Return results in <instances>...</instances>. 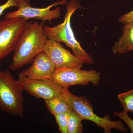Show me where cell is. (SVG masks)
Masks as SVG:
<instances>
[{"label":"cell","mask_w":133,"mask_h":133,"mask_svg":"<svg viewBox=\"0 0 133 133\" xmlns=\"http://www.w3.org/2000/svg\"><path fill=\"white\" fill-rule=\"evenodd\" d=\"M44 22H27L14 50L9 69L16 70L33 61L43 52L48 40L44 30Z\"/></svg>","instance_id":"cell-1"},{"label":"cell","mask_w":133,"mask_h":133,"mask_svg":"<svg viewBox=\"0 0 133 133\" xmlns=\"http://www.w3.org/2000/svg\"><path fill=\"white\" fill-rule=\"evenodd\" d=\"M80 8L77 0L69 2L64 22L54 27L44 26V32L48 39L58 43H64L71 49L74 55L81 58L84 63L91 64L94 63V59L83 49L76 40L71 26L72 15L76 10Z\"/></svg>","instance_id":"cell-2"},{"label":"cell","mask_w":133,"mask_h":133,"mask_svg":"<svg viewBox=\"0 0 133 133\" xmlns=\"http://www.w3.org/2000/svg\"><path fill=\"white\" fill-rule=\"evenodd\" d=\"M24 90L19 80L15 79L10 72L0 71V109L22 118Z\"/></svg>","instance_id":"cell-3"},{"label":"cell","mask_w":133,"mask_h":133,"mask_svg":"<svg viewBox=\"0 0 133 133\" xmlns=\"http://www.w3.org/2000/svg\"><path fill=\"white\" fill-rule=\"evenodd\" d=\"M63 96L72 108V110L80 116L83 120H87L93 122L102 128L105 133H111L112 129L126 132L127 129L121 121H112L110 116L106 115L104 117L98 116L94 112L90 102L85 97H78L69 91V88H64Z\"/></svg>","instance_id":"cell-4"},{"label":"cell","mask_w":133,"mask_h":133,"mask_svg":"<svg viewBox=\"0 0 133 133\" xmlns=\"http://www.w3.org/2000/svg\"><path fill=\"white\" fill-rule=\"evenodd\" d=\"M99 72L94 70H81L76 67L56 69L50 79L63 88L71 86L87 85L92 83L97 86L101 80Z\"/></svg>","instance_id":"cell-5"},{"label":"cell","mask_w":133,"mask_h":133,"mask_svg":"<svg viewBox=\"0 0 133 133\" xmlns=\"http://www.w3.org/2000/svg\"><path fill=\"white\" fill-rule=\"evenodd\" d=\"M27 21L19 17L0 21V61L14 51Z\"/></svg>","instance_id":"cell-6"},{"label":"cell","mask_w":133,"mask_h":133,"mask_svg":"<svg viewBox=\"0 0 133 133\" xmlns=\"http://www.w3.org/2000/svg\"><path fill=\"white\" fill-rule=\"evenodd\" d=\"M18 3V9L14 12H9L5 16V19L22 18L28 20L30 19L42 20L43 22L48 21L51 22L52 20L57 19L60 14V8L58 7L53 10L51 9L52 7L58 5H64L66 0L54 3L47 7L39 8L30 6L29 0H16Z\"/></svg>","instance_id":"cell-7"},{"label":"cell","mask_w":133,"mask_h":133,"mask_svg":"<svg viewBox=\"0 0 133 133\" xmlns=\"http://www.w3.org/2000/svg\"><path fill=\"white\" fill-rule=\"evenodd\" d=\"M18 80L24 90L32 96L44 101L62 95L63 91V88L50 79H33L20 73Z\"/></svg>","instance_id":"cell-8"},{"label":"cell","mask_w":133,"mask_h":133,"mask_svg":"<svg viewBox=\"0 0 133 133\" xmlns=\"http://www.w3.org/2000/svg\"><path fill=\"white\" fill-rule=\"evenodd\" d=\"M43 51L55 64L56 69L81 68L84 63L81 58L72 55L59 43L52 40L48 39Z\"/></svg>","instance_id":"cell-9"},{"label":"cell","mask_w":133,"mask_h":133,"mask_svg":"<svg viewBox=\"0 0 133 133\" xmlns=\"http://www.w3.org/2000/svg\"><path fill=\"white\" fill-rule=\"evenodd\" d=\"M33 62L31 66L20 73L33 79H50L56 67L45 52H41Z\"/></svg>","instance_id":"cell-10"},{"label":"cell","mask_w":133,"mask_h":133,"mask_svg":"<svg viewBox=\"0 0 133 133\" xmlns=\"http://www.w3.org/2000/svg\"><path fill=\"white\" fill-rule=\"evenodd\" d=\"M123 34L112 48L113 53L124 54L133 50V21L125 24Z\"/></svg>","instance_id":"cell-11"},{"label":"cell","mask_w":133,"mask_h":133,"mask_svg":"<svg viewBox=\"0 0 133 133\" xmlns=\"http://www.w3.org/2000/svg\"><path fill=\"white\" fill-rule=\"evenodd\" d=\"M45 104L50 111L54 116L61 113H68L72 108L63 94L45 101Z\"/></svg>","instance_id":"cell-12"},{"label":"cell","mask_w":133,"mask_h":133,"mask_svg":"<svg viewBox=\"0 0 133 133\" xmlns=\"http://www.w3.org/2000/svg\"><path fill=\"white\" fill-rule=\"evenodd\" d=\"M68 133H81L83 132L82 118L73 110L67 113Z\"/></svg>","instance_id":"cell-13"},{"label":"cell","mask_w":133,"mask_h":133,"mask_svg":"<svg viewBox=\"0 0 133 133\" xmlns=\"http://www.w3.org/2000/svg\"><path fill=\"white\" fill-rule=\"evenodd\" d=\"M117 97L123 106L124 111L133 113V88L127 92L118 94Z\"/></svg>","instance_id":"cell-14"},{"label":"cell","mask_w":133,"mask_h":133,"mask_svg":"<svg viewBox=\"0 0 133 133\" xmlns=\"http://www.w3.org/2000/svg\"><path fill=\"white\" fill-rule=\"evenodd\" d=\"M60 132L68 133V116L67 113H61L55 115Z\"/></svg>","instance_id":"cell-15"},{"label":"cell","mask_w":133,"mask_h":133,"mask_svg":"<svg viewBox=\"0 0 133 133\" xmlns=\"http://www.w3.org/2000/svg\"><path fill=\"white\" fill-rule=\"evenodd\" d=\"M113 114L122 120L128 126L131 133H133V120L129 116L128 112L124 111L122 112H114Z\"/></svg>","instance_id":"cell-16"},{"label":"cell","mask_w":133,"mask_h":133,"mask_svg":"<svg viewBox=\"0 0 133 133\" xmlns=\"http://www.w3.org/2000/svg\"><path fill=\"white\" fill-rule=\"evenodd\" d=\"M18 3L16 0H8L4 4L0 5V16L3 14L6 9L9 8L16 7H18Z\"/></svg>","instance_id":"cell-17"},{"label":"cell","mask_w":133,"mask_h":133,"mask_svg":"<svg viewBox=\"0 0 133 133\" xmlns=\"http://www.w3.org/2000/svg\"><path fill=\"white\" fill-rule=\"evenodd\" d=\"M133 21V10L129 13L122 16L119 22L122 23L123 24H126L130 22Z\"/></svg>","instance_id":"cell-18"}]
</instances>
